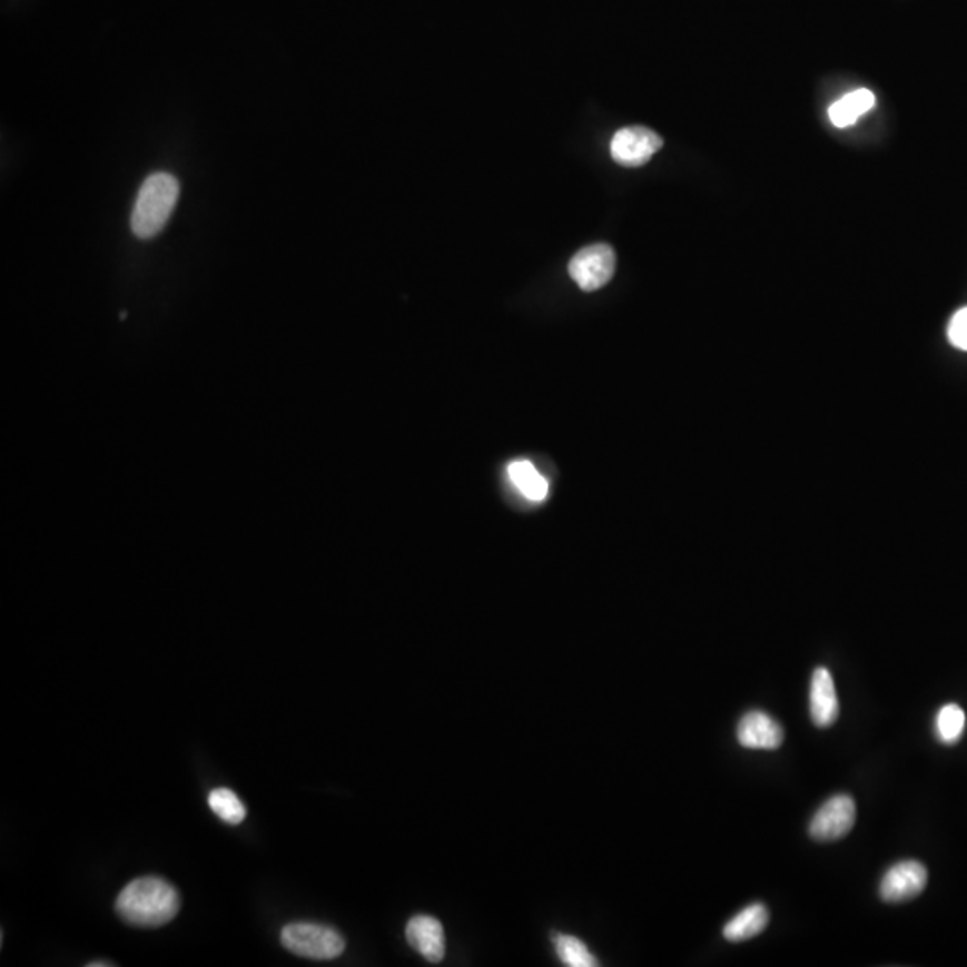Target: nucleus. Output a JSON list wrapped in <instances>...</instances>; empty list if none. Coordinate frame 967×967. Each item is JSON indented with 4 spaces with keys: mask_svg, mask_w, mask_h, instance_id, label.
Returning <instances> with one entry per match:
<instances>
[{
    "mask_svg": "<svg viewBox=\"0 0 967 967\" xmlns=\"http://www.w3.org/2000/svg\"><path fill=\"white\" fill-rule=\"evenodd\" d=\"M115 910L122 921L140 928H158L179 912L178 890L157 876H144L120 890Z\"/></svg>",
    "mask_w": 967,
    "mask_h": 967,
    "instance_id": "f257e3e1",
    "label": "nucleus"
},
{
    "mask_svg": "<svg viewBox=\"0 0 967 967\" xmlns=\"http://www.w3.org/2000/svg\"><path fill=\"white\" fill-rule=\"evenodd\" d=\"M179 198L178 179L167 172L149 176L144 181L134 214L131 228L140 239H152L167 225Z\"/></svg>",
    "mask_w": 967,
    "mask_h": 967,
    "instance_id": "f03ea898",
    "label": "nucleus"
},
{
    "mask_svg": "<svg viewBox=\"0 0 967 967\" xmlns=\"http://www.w3.org/2000/svg\"><path fill=\"white\" fill-rule=\"evenodd\" d=\"M282 945L299 957L332 960L343 955L346 943L330 926L293 922L282 930Z\"/></svg>",
    "mask_w": 967,
    "mask_h": 967,
    "instance_id": "7ed1b4c3",
    "label": "nucleus"
},
{
    "mask_svg": "<svg viewBox=\"0 0 967 967\" xmlns=\"http://www.w3.org/2000/svg\"><path fill=\"white\" fill-rule=\"evenodd\" d=\"M614 267H616L614 249L608 244H593L575 253V257L570 260L569 270L573 282L581 289L592 293L610 284Z\"/></svg>",
    "mask_w": 967,
    "mask_h": 967,
    "instance_id": "20e7f679",
    "label": "nucleus"
},
{
    "mask_svg": "<svg viewBox=\"0 0 967 967\" xmlns=\"http://www.w3.org/2000/svg\"><path fill=\"white\" fill-rule=\"evenodd\" d=\"M855 821H857L855 799L848 793H837L816 811V816L811 817L808 831L811 839L831 842L846 837L853 828Z\"/></svg>",
    "mask_w": 967,
    "mask_h": 967,
    "instance_id": "39448f33",
    "label": "nucleus"
},
{
    "mask_svg": "<svg viewBox=\"0 0 967 967\" xmlns=\"http://www.w3.org/2000/svg\"><path fill=\"white\" fill-rule=\"evenodd\" d=\"M663 147V138L652 129L631 126L620 129L611 140V157L624 167H642Z\"/></svg>",
    "mask_w": 967,
    "mask_h": 967,
    "instance_id": "423d86ee",
    "label": "nucleus"
},
{
    "mask_svg": "<svg viewBox=\"0 0 967 967\" xmlns=\"http://www.w3.org/2000/svg\"><path fill=\"white\" fill-rule=\"evenodd\" d=\"M928 884V871L917 860L895 864L880 881V898L887 904H905L917 898Z\"/></svg>",
    "mask_w": 967,
    "mask_h": 967,
    "instance_id": "0eeeda50",
    "label": "nucleus"
},
{
    "mask_svg": "<svg viewBox=\"0 0 967 967\" xmlns=\"http://www.w3.org/2000/svg\"><path fill=\"white\" fill-rule=\"evenodd\" d=\"M737 739L746 749H772L780 748L785 740V731L772 717L763 711H749L740 719L737 728Z\"/></svg>",
    "mask_w": 967,
    "mask_h": 967,
    "instance_id": "6e6552de",
    "label": "nucleus"
},
{
    "mask_svg": "<svg viewBox=\"0 0 967 967\" xmlns=\"http://www.w3.org/2000/svg\"><path fill=\"white\" fill-rule=\"evenodd\" d=\"M839 698L830 670L825 667L813 670L810 681V717L817 728H830L839 719Z\"/></svg>",
    "mask_w": 967,
    "mask_h": 967,
    "instance_id": "1a4fd4ad",
    "label": "nucleus"
},
{
    "mask_svg": "<svg viewBox=\"0 0 967 967\" xmlns=\"http://www.w3.org/2000/svg\"><path fill=\"white\" fill-rule=\"evenodd\" d=\"M405 937L411 948L416 949L428 963H441L445 957V930L432 916H414L407 922Z\"/></svg>",
    "mask_w": 967,
    "mask_h": 967,
    "instance_id": "9d476101",
    "label": "nucleus"
},
{
    "mask_svg": "<svg viewBox=\"0 0 967 967\" xmlns=\"http://www.w3.org/2000/svg\"><path fill=\"white\" fill-rule=\"evenodd\" d=\"M769 925V910L766 905L752 904L740 910L737 916L724 926L726 940L729 943H743L760 936Z\"/></svg>",
    "mask_w": 967,
    "mask_h": 967,
    "instance_id": "9b49d317",
    "label": "nucleus"
},
{
    "mask_svg": "<svg viewBox=\"0 0 967 967\" xmlns=\"http://www.w3.org/2000/svg\"><path fill=\"white\" fill-rule=\"evenodd\" d=\"M875 102V93L866 88H860V90H855V92L843 96L840 101L831 105L830 120L837 128H848V126H853L864 114L871 110Z\"/></svg>",
    "mask_w": 967,
    "mask_h": 967,
    "instance_id": "f8f14e48",
    "label": "nucleus"
},
{
    "mask_svg": "<svg viewBox=\"0 0 967 967\" xmlns=\"http://www.w3.org/2000/svg\"><path fill=\"white\" fill-rule=\"evenodd\" d=\"M510 477L523 496L541 502L549 495V482L529 461H514L510 464Z\"/></svg>",
    "mask_w": 967,
    "mask_h": 967,
    "instance_id": "ddd939ff",
    "label": "nucleus"
},
{
    "mask_svg": "<svg viewBox=\"0 0 967 967\" xmlns=\"http://www.w3.org/2000/svg\"><path fill=\"white\" fill-rule=\"evenodd\" d=\"M966 713L958 704H945L936 717V737L945 746H955L963 739Z\"/></svg>",
    "mask_w": 967,
    "mask_h": 967,
    "instance_id": "4468645a",
    "label": "nucleus"
},
{
    "mask_svg": "<svg viewBox=\"0 0 967 967\" xmlns=\"http://www.w3.org/2000/svg\"><path fill=\"white\" fill-rule=\"evenodd\" d=\"M554 939L555 951L560 955L564 966L570 967H595L599 966V960L593 957L592 951L588 949L583 940L573 936H563L555 934Z\"/></svg>",
    "mask_w": 967,
    "mask_h": 967,
    "instance_id": "2eb2a0df",
    "label": "nucleus"
},
{
    "mask_svg": "<svg viewBox=\"0 0 967 967\" xmlns=\"http://www.w3.org/2000/svg\"><path fill=\"white\" fill-rule=\"evenodd\" d=\"M208 805L220 821L228 822V825H240L246 817L243 801L237 793L229 789L211 790L210 796H208Z\"/></svg>",
    "mask_w": 967,
    "mask_h": 967,
    "instance_id": "dca6fc26",
    "label": "nucleus"
},
{
    "mask_svg": "<svg viewBox=\"0 0 967 967\" xmlns=\"http://www.w3.org/2000/svg\"><path fill=\"white\" fill-rule=\"evenodd\" d=\"M948 339L955 348L967 352V307L960 308L948 326Z\"/></svg>",
    "mask_w": 967,
    "mask_h": 967,
    "instance_id": "f3484780",
    "label": "nucleus"
},
{
    "mask_svg": "<svg viewBox=\"0 0 967 967\" xmlns=\"http://www.w3.org/2000/svg\"><path fill=\"white\" fill-rule=\"evenodd\" d=\"M97 966H114L111 963H90L88 967H97Z\"/></svg>",
    "mask_w": 967,
    "mask_h": 967,
    "instance_id": "a211bd4d",
    "label": "nucleus"
}]
</instances>
